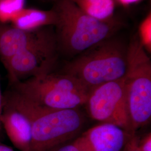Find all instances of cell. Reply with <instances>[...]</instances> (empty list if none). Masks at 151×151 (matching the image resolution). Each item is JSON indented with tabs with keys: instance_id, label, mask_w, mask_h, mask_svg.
I'll list each match as a JSON object with an SVG mask.
<instances>
[{
	"instance_id": "obj_1",
	"label": "cell",
	"mask_w": 151,
	"mask_h": 151,
	"mask_svg": "<svg viewBox=\"0 0 151 151\" xmlns=\"http://www.w3.org/2000/svg\"><path fill=\"white\" fill-rule=\"evenodd\" d=\"M3 102L24 114L32 128L30 151H48L70 142L82 129L85 118L79 109L55 110L38 105L10 89Z\"/></svg>"
},
{
	"instance_id": "obj_2",
	"label": "cell",
	"mask_w": 151,
	"mask_h": 151,
	"mask_svg": "<svg viewBox=\"0 0 151 151\" xmlns=\"http://www.w3.org/2000/svg\"><path fill=\"white\" fill-rule=\"evenodd\" d=\"M53 8L57 15L55 32L58 49L68 55L83 53L113 37L124 27L115 16L100 20L89 16L70 0H58Z\"/></svg>"
},
{
	"instance_id": "obj_3",
	"label": "cell",
	"mask_w": 151,
	"mask_h": 151,
	"mask_svg": "<svg viewBox=\"0 0 151 151\" xmlns=\"http://www.w3.org/2000/svg\"><path fill=\"white\" fill-rule=\"evenodd\" d=\"M128 44L111 37L68 62L63 73L81 82L90 91L103 83L123 78L127 70Z\"/></svg>"
},
{
	"instance_id": "obj_4",
	"label": "cell",
	"mask_w": 151,
	"mask_h": 151,
	"mask_svg": "<svg viewBox=\"0 0 151 151\" xmlns=\"http://www.w3.org/2000/svg\"><path fill=\"white\" fill-rule=\"evenodd\" d=\"M10 86L11 89L32 103L55 110L78 109L85 105L90 92L75 77L53 72Z\"/></svg>"
},
{
	"instance_id": "obj_5",
	"label": "cell",
	"mask_w": 151,
	"mask_h": 151,
	"mask_svg": "<svg viewBox=\"0 0 151 151\" xmlns=\"http://www.w3.org/2000/svg\"><path fill=\"white\" fill-rule=\"evenodd\" d=\"M124 83L133 133L148 124L151 118V61L138 35L128 44Z\"/></svg>"
},
{
	"instance_id": "obj_6",
	"label": "cell",
	"mask_w": 151,
	"mask_h": 151,
	"mask_svg": "<svg viewBox=\"0 0 151 151\" xmlns=\"http://www.w3.org/2000/svg\"><path fill=\"white\" fill-rule=\"evenodd\" d=\"M85 105L92 119L132 130L123 78L103 83L90 91Z\"/></svg>"
},
{
	"instance_id": "obj_7",
	"label": "cell",
	"mask_w": 151,
	"mask_h": 151,
	"mask_svg": "<svg viewBox=\"0 0 151 151\" xmlns=\"http://www.w3.org/2000/svg\"><path fill=\"white\" fill-rule=\"evenodd\" d=\"M58 50L55 34L15 54L4 65L8 73L10 85L53 72Z\"/></svg>"
},
{
	"instance_id": "obj_8",
	"label": "cell",
	"mask_w": 151,
	"mask_h": 151,
	"mask_svg": "<svg viewBox=\"0 0 151 151\" xmlns=\"http://www.w3.org/2000/svg\"><path fill=\"white\" fill-rule=\"evenodd\" d=\"M134 134L114 124L101 123L83 132L72 143L80 151H123Z\"/></svg>"
},
{
	"instance_id": "obj_9",
	"label": "cell",
	"mask_w": 151,
	"mask_h": 151,
	"mask_svg": "<svg viewBox=\"0 0 151 151\" xmlns=\"http://www.w3.org/2000/svg\"><path fill=\"white\" fill-rule=\"evenodd\" d=\"M55 34L50 27L24 30L13 26H0V60L4 65L15 54Z\"/></svg>"
},
{
	"instance_id": "obj_10",
	"label": "cell",
	"mask_w": 151,
	"mask_h": 151,
	"mask_svg": "<svg viewBox=\"0 0 151 151\" xmlns=\"http://www.w3.org/2000/svg\"><path fill=\"white\" fill-rule=\"evenodd\" d=\"M0 123L16 148L19 151H30L32 128L29 120L24 114L3 102Z\"/></svg>"
},
{
	"instance_id": "obj_11",
	"label": "cell",
	"mask_w": 151,
	"mask_h": 151,
	"mask_svg": "<svg viewBox=\"0 0 151 151\" xmlns=\"http://www.w3.org/2000/svg\"><path fill=\"white\" fill-rule=\"evenodd\" d=\"M57 15L53 9L42 10L24 8L11 21V25L24 30H35L42 27H55Z\"/></svg>"
},
{
	"instance_id": "obj_12",
	"label": "cell",
	"mask_w": 151,
	"mask_h": 151,
	"mask_svg": "<svg viewBox=\"0 0 151 151\" xmlns=\"http://www.w3.org/2000/svg\"><path fill=\"white\" fill-rule=\"evenodd\" d=\"M82 11L100 20H109L113 18L114 0H70Z\"/></svg>"
},
{
	"instance_id": "obj_13",
	"label": "cell",
	"mask_w": 151,
	"mask_h": 151,
	"mask_svg": "<svg viewBox=\"0 0 151 151\" xmlns=\"http://www.w3.org/2000/svg\"><path fill=\"white\" fill-rule=\"evenodd\" d=\"M25 0H0V22H11L24 8Z\"/></svg>"
},
{
	"instance_id": "obj_14",
	"label": "cell",
	"mask_w": 151,
	"mask_h": 151,
	"mask_svg": "<svg viewBox=\"0 0 151 151\" xmlns=\"http://www.w3.org/2000/svg\"><path fill=\"white\" fill-rule=\"evenodd\" d=\"M138 39L148 53L151 52V13L148 14L140 22L138 29Z\"/></svg>"
},
{
	"instance_id": "obj_15",
	"label": "cell",
	"mask_w": 151,
	"mask_h": 151,
	"mask_svg": "<svg viewBox=\"0 0 151 151\" xmlns=\"http://www.w3.org/2000/svg\"><path fill=\"white\" fill-rule=\"evenodd\" d=\"M137 146L140 151H151V134L150 132L140 139L138 137Z\"/></svg>"
},
{
	"instance_id": "obj_16",
	"label": "cell",
	"mask_w": 151,
	"mask_h": 151,
	"mask_svg": "<svg viewBox=\"0 0 151 151\" xmlns=\"http://www.w3.org/2000/svg\"><path fill=\"white\" fill-rule=\"evenodd\" d=\"M48 151H80L76 146L71 142L56 146Z\"/></svg>"
},
{
	"instance_id": "obj_17",
	"label": "cell",
	"mask_w": 151,
	"mask_h": 151,
	"mask_svg": "<svg viewBox=\"0 0 151 151\" xmlns=\"http://www.w3.org/2000/svg\"><path fill=\"white\" fill-rule=\"evenodd\" d=\"M138 137L134 134L127 143L123 151H140L137 146Z\"/></svg>"
},
{
	"instance_id": "obj_18",
	"label": "cell",
	"mask_w": 151,
	"mask_h": 151,
	"mask_svg": "<svg viewBox=\"0 0 151 151\" xmlns=\"http://www.w3.org/2000/svg\"><path fill=\"white\" fill-rule=\"evenodd\" d=\"M120 4L123 5H129L138 2L140 0H117Z\"/></svg>"
},
{
	"instance_id": "obj_19",
	"label": "cell",
	"mask_w": 151,
	"mask_h": 151,
	"mask_svg": "<svg viewBox=\"0 0 151 151\" xmlns=\"http://www.w3.org/2000/svg\"><path fill=\"white\" fill-rule=\"evenodd\" d=\"M0 151H15L11 147L0 142Z\"/></svg>"
},
{
	"instance_id": "obj_20",
	"label": "cell",
	"mask_w": 151,
	"mask_h": 151,
	"mask_svg": "<svg viewBox=\"0 0 151 151\" xmlns=\"http://www.w3.org/2000/svg\"><path fill=\"white\" fill-rule=\"evenodd\" d=\"M2 103H3V96L1 93V85H0V115L2 111Z\"/></svg>"
},
{
	"instance_id": "obj_21",
	"label": "cell",
	"mask_w": 151,
	"mask_h": 151,
	"mask_svg": "<svg viewBox=\"0 0 151 151\" xmlns=\"http://www.w3.org/2000/svg\"><path fill=\"white\" fill-rule=\"evenodd\" d=\"M48 1H53V2H57L58 0H48Z\"/></svg>"
}]
</instances>
